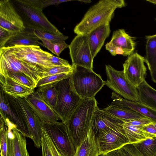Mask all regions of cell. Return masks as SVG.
Masks as SVG:
<instances>
[{
	"mask_svg": "<svg viewBox=\"0 0 156 156\" xmlns=\"http://www.w3.org/2000/svg\"><path fill=\"white\" fill-rule=\"evenodd\" d=\"M153 124L154 125V126L155 128H156V122H153Z\"/></svg>",
	"mask_w": 156,
	"mask_h": 156,
	"instance_id": "obj_47",
	"label": "cell"
},
{
	"mask_svg": "<svg viewBox=\"0 0 156 156\" xmlns=\"http://www.w3.org/2000/svg\"><path fill=\"white\" fill-rule=\"evenodd\" d=\"M78 1H80L81 2H84L85 3H90L91 2V1H90V0H77Z\"/></svg>",
	"mask_w": 156,
	"mask_h": 156,
	"instance_id": "obj_45",
	"label": "cell"
},
{
	"mask_svg": "<svg viewBox=\"0 0 156 156\" xmlns=\"http://www.w3.org/2000/svg\"><path fill=\"white\" fill-rule=\"evenodd\" d=\"M153 122L150 119L144 117L132 121L124 122V123L128 125L143 127Z\"/></svg>",
	"mask_w": 156,
	"mask_h": 156,
	"instance_id": "obj_40",
	"label": "cell"
},
{
	"mask_svg": "<svg viewBox=\"0 0 156 156\" xmlns=\"http://www.w3.org/2000/svg\"><path fill=\"white\" fill-rule=\"evenodd\" d=\"M98 156H105L104 154H101L99 155Z\"/></svg>",
	"mask_w": 156,
	"mask_h": 156,
	"instance_id": "obj_48",
	"label": "cell"
},
{
	"mask_svg": "<svg viewBox=\"0 0 156 156\" xmlns=\"http://www.w3.org/2000/svg\"><path fill=\"white\" fill-rule=\"evenodd\" d=\"M35 35L40 40L44 39L52 42H60L64 41L67 39L68 36L63 35H58L52 34L41 30H34Z\"/></svg>",
	"mask_w": 156,
	"mask_h": 156,
	"instance_id": "obj_35",
	"label": "cell"
},
{
	"mask_svg": "<svg viewBox=\"0 0 156 156\" xmlns=\"http://www.w3.org/2000/svg\"><path fill=\"white\" fill-rule=\"evenodd\" d=\"M144 62L145 58L135 52L128 56L123 65L126 78L136 88L145 80L147 69Z\"/></svg>",
	"mask_w": 156,
	"mask_h": 156,
	"instance_id": "obj_13",
	"label": "cell"
},
{
	"mask_svg": "<svg viewBox=\"0 0 156 156\" xmlns=\"http://www.w3.org/2000/svg\"><path fill=\"white\" fill-rule=\"evenodd\" d=\"M42 126L62 156H74L76 149L66 123H42Z\"/></svg>",
	"mask_w": 156,
	"mask_h": 156,
	"instance_id": "obj_7",
	"label": "cell"
},
{
	"mask_svg": "<svg viewBox=\"0 0 156 156\" xmlns=\"http://www.w3.org/2000/svg\"><path fill=\"white\" fill-rule=\"evenodd\" d=\"M123 0H101L91 7L75 26L77 35H87L105 23H110L117 8L126 6Z\"/></svg>",
	"mask_w": 156,
	"mask_h": 156,
	"instance_id": "obj_1",
	"label": "cell"
},
{
	"mask_svg": "<svg viewBox=\"0 0 156 156\" xmlns=\"http://www.w3.org/2000/svg\"><path fill=\"white\" fill-rule=\"evenodd\" d=\"M135 39L124 29H119L113 32L111 40L105 45V49L113 56L119 55L129 56L135 50Z\"/></svg>",
	"mask_w": 156,
	"mask_h": 156,
	"instance_id": "obj_14",
	"label": "cell"
},
{
	"mask_svg": "<svg viewBox=\"0 0 156 156\" xmlns=\"http://www.w3.org/2000/svg\"><path fill=\"white\" fill-rule=\"evenodd\" d=\"M136 88L139 102L156 110V90L145 80Z\"/></svg>",
	"mask_w": 156,
	"mask_h": 156,
	"instance_id": "obj_27",
	"label": "cell"
},
{
	"mask_svg": "<svg viewBox=\"0 0 156 156\" xmlns=\"http://www.w3.org/2000/svg\"><path fill=\"white\" fill-rule=\"evenodd\" d=\"M95 137L99 155L106 154L130 144L123 126L110 130Z\"/></svg>",
	"mask_w": 156,
	"mask_h": 156,
	"instance_id": "obj_12",
	"label": "cell"
},
{
	"mask_svg": "<svg viewBox=\"0 0 156 156\" xmlns=\"http://www.w3.org/2000/svg\"><path fill=\"white\" fill-rule=\"evenodd\" d=\"M24 99L42 123H54L60 120L37 90Z\"/></svg>",
	"mask_w": 156,
	"mask_h": 156,
	"instance_id": "obj_15",
	"label": "cell"
},
{
	"mask_svg": "<svg viewBox=\"0 0 156 156\" xmlns=\"http://www.w3.org/2000/svg\"><path fill=\"white\" fill-rule=\"evenodd\" d=\"M97 104L95 98L82 100L65 123L76 150L87 133Z\"/></svg>",
	"mask_w": 156,
	"mask_h": 156,
	"instance_id": "obj_2",
	"label": "cell"
},
{
	"mask_svg": "<svg viewBox=\"0 0 156 156\" xmlns=\"http://www.w3.org/2000/svg\"><path fill=\"white\" fill-rule=\"evenodd\" d=\"M153 156H156V153H155V154Z\"/></svg>",
	"mask_w": 156,
	"mask_h": 156,
	"instance_id": "obj_49",
	"label": "cell"
},
{
	"mask_svg": "<svg viewBox=\"0 0 156 156\" xmlns=\"http://www.w3.org/2000/svg\"><path fill=\"white\" fill-rule=\"evenodd\" d=\"M70 0H45L43 1L42 5L43 9L48 6L53 5H58L59 4L71 1Z\"/></svg>",
	"mask_w": 156,
	"mask_h": 156,
	"instance_id": "obj_42",
	"label": "cell"
},
{
	"mask_svg": "<svg viewBox=\"0 0 156 156\" xmlns=\"http://www.w3.org/2000/svg\"><path fill=\"white\" fill-rule=\"evenodd\" d=\"M147 1L151 3L156 4V0H147Z\"/></svg>",
	"mask_w": 156,
	"mask_h": 156,
	"instance_id": "obj_46",
	"label": "cell"
},
{
	"mask_svg": "<svg viewBox=\"0 0 156 156\" xmlns=\"http://www.w3.org/2000/svg\"><path fill=\"white\" fill-rule=\"evenodd\" d=\"M111 104L130 108L156 122V110L139 101H133L123 98L114 92L112 93Z\"/></svg>",
	"mask_w": 156,
	"mask_h": 156,
	"instance_id": "obj_20",
	"label": "cell"
},
{
	"mask_svg": "<svg viewBox=\"0 0 156 156\" xmlns=\"http://www.w3.org/2000/svg\"><path fill=\"white\" fill-rule=\"evenodd\" d=\"M155 20H156V19H155Z\"/></svg>",
	"mask_w": 156,
	"mask_h": 156,
	"instance_id": "obj_50",
	"label": "cell"
},
{
	"mask_svg": "<svg viewBox=\"0 0 156 156\" xmlns=\"http://www.w3.org/2000/svg\"><path fill=\"white\" fill-rule=\"evenodd\" d=\"M37 90L40 93L44 100L53 109L56 107L58 94L57 90L53 84L39 87Z\"/></svg>",
	"mask_w": 156,
	"mask_h": 156,
	"instance_id": "obj_29",
	"label": "cell"
},
{
	"mask_svg": "<svg viewBox=\"0 0 156 156\" xmlns=\"http://www.w3.org/2000/svg\"><path fill=\"white\" fill-rule=\"evenodd\" d=\"M45 71L37 65L22 61L0 52V75L7 72L21 73L30 78L37 85Z\"/></svg>",
	"mask_w": 156,
	"mask_h": 156,
	"instance_id": "obj_8",
	"label": "cell"
},
{
	"mask_svg": "<svg viewBox=\"0 0 156 156\" xmlns=\"http://www.w3.org/2000/svg\"><path fill=\"white\" fill-rule=\"evenodd\" d=\"M72 73H63L42 77L37 83V87H39L57 83L61 80L69 77Z\"/></svg>",
	"mask_w": 156,
	"mask_h": 156,
	"instance_id": "obj_34",
	"label": "cell"
},
{
	"mask_svg": "<svg viewBox=\"0 0 156 156\" xmlns=\"http://www.w3.org/2000/svg\"><path fill=\"white\" fill-rule=\"evenodd\" d=\"M43 1L14 0L12 1L25 28L43 30L58 35H63L43 13L42 5Z\"/></svg>",
	"mask_w": 156,
	"mask_h": 156,
	"instance_id": "obj_3",
	"label": "cell"
},
{
	"mask_svg": "<svg viewBox=\"0 0 156 156\" xmlns=\"http://www.w3.org/2000/svg\"><path fill=\"white\" fill-rule=\"evenodd\" d=\"M41 146L42 156H62L43 127Z\"/></svg>",
	"mask_w": 156,
	"mask_h": 156,
	"instance_id": "obj_30",
	"label": "cell"
},
{
	"mask_svg": "<svg viewBox=\"0 0 156 156\" xmlns=\"http://www.w3.org/2000/svg\"><path fill=\"white\" fill-rule=\"evenodd\" d=\"M8 156H29L25 136L16 128H8Z\"/></svg>",
	"mask_w": 156,
	"mask_h": 156,
	"instance_id": "obj_19",
	"label": "cell"
},
{
	"mask_svg": "<svg viewBox=\"0 0 156 156\" xmlns=\"http://www.w3.org/2000/svg\"><path fill=\"white\" fill-rule=\"evenodd\" d=\"M0 145L1 156H8V128L6 125L0 129Z\"/></svg>",
	"mask_w": 156,
	"mask_h": 156,
	"instance_id": "obj_36",
	"label": "cell"
},
{
	"mask_svg": "<svg viewBox=\"0 0 156 156\" xmlns=\"http://www.w3.org/2000/svg\"><path fill=\"white\" fill-rule=\"evenodd\" d=\"M0 52L20 60L37 65L45 71L55 67L50 61V53L44 51L38 45H16L0 48Z\"/></svg>",
	"mask_w": 156,
	"mask_h": 156,
	"instance_id": "obj_6",
	"label": "cell"
},
{
	"mask_svg": "<svg viewBox=\"0 0 156 156\" xmlns=\"http://www.w3.org/2000/svg\"><path fill=\"white\" fill-rule=\"evenodd\" d=\"M133 144L143 156H153L156 153V137Z\"/></svg>",
	"mask_w": 156,
	"mask_h": 156,
	"instance_id": "obj_31",
	"label": "cell"
},
{
	"mask_svg": "<svg viewBox=\"0 0 156 156\" xmlns=\"http://www.w3.org/2000/svg\"><path fill=\"white\" fill-rule=\"evenodd\" d=\"M124 123L98 107L94 114L90 127L96 136L110 130L122 127Z\"/></svg>",
	"mask_w": 156,
	"mask_h": 156,
	"instance_id": "obj_18",
	"label": "cell"
},
{
	"mask_svg": "<svg viewBox=\"0 0 156 156\" xmlns=\"http://www.w3.org/2000/svg\"><path fill=\"white\" fill-rule=\"evenodd\" d=\"M15 98L32 136L34 145L39 148L41 146L43 130L42 122L24 98Z\"/></svg>",
	"mask_w": 156,
	"mask_h": 156,
	"instance_id": "obj_16",
	"label": "cell"
},
{
	"mask_svg": "<svg viewBox=\"0 0 156 156\" xmlns=\"http://www.w3.org/2000/svg\"><path fill=\"white\" fill-rule=\"evenodd\" d=\"M122 126L130 144L137 143L156 137L143 130L142 127L128 125L124 123Z\"/></svg>",
	"mask_w": 156,
	"mask_h": 156,
	"instance_id": "obj_28",
	"label": "cell"
},
{
	"mask_svg": "<svg viewBox=\"0 0 156 156\" xmlns=\"http://www.w3.org/2000/svg\"><path fill=\"white\" fill-rule=\"evenodd\" d=\"M49 58L51 63L54 65L55 66H71L68 61L60 58L55 56L52 54L49 53Z\"/></svg>",
	"mask_w": 156,
	"mask_h": 156,
	"instance_id": "obj_41",
	"label": "cell"
},
{
	"mask_svg": "<svg viewBox=\"0 0 156 156\" xmlns=\"http://www.w3.org/2000/svg\"><path fill=\"white\" fill-rule=\"evenodd\" d=\"M73 71L72 65L71 66H55L44 72L42 75V78L53 75L72 73Z\"/></svg>",
	"mask_w": 156,
	"mask_h": 156,
	"instance_id": "obj_37",
	"label": "cell"
},
{
	"mask_svg": "<svg viewBox=\"0 0 156 156\" xmlns=\"http://www.w3.org/2000/svg\"><path fill=\"white\" fill-rule=\"evenodd\" d=\"M40 39L35 35L34 30L25 28L23 30L16 33L6 43L5 47L15 45H42L39 42Z\"/></svg>",
	"mask_w": 156,
	"mask_h": 156,
	"instance_id": "obj_23",
	"label": "cell"
},
{
	"mask_svg": "<svg viewBox=\"0 0 156 156\" xmlns=\"http://www.w3.org/2000/svg\"><path fill=\"white\" fill-rule=\"evenodd\" d=\"M73 66H79L93 70V62L88 35H77L69 45Z\"/></svg>",
	"mask_w": 156,
	"mask_h": 156,
	"instance_id": "obj_11",
	"label": "cell"
},
{
	"mask_svg": "<svg viewBox=\"0 0 156 156\" xmlns=\"http://www.w3.org/2000/svg\"><path fill=\"white\" fill-rule=\"evenodd\" d=\"M16 33L0 27V48L4 47L7 42Z\"/></svg>",
	"mask_w": 156,
	"mask_h": 156,
	"instance_id": "obj_38",
	"label": "cell"
},
{
	"mask_svg": "<svg viewBox=\"0 0 156 156\" xmlns=\"http://www.w3.org/2000/svg\"><path fill=\"white\" fill-rule=\"evenodd\" d=\"M69 77L53 84L58 94L57 105L53 110L64 123L82 100L73 89Z\"/></svg>",
	"mask_w": 156,
	"mask_h": 156,
	"instance_id": "obj_5",
	"label": "cell"
},
{
	"mask_svg": "<svg viewBox=\"0 0 156 156\" xmlns=\"http://www.w3.org/2000/svg\"><path fill=\"white\" fill-rule=\"evenodd\" d=\"M107 80L105 85L124 99L139 101L137 88L126 78L123 71L117 70L110 65H105Z\"/></svg>",
	"mask_w": 156,
	"mask_h": 156,
	"instance_id": "obj_10",
	"label": "cell"
},
{
	"mask_svg": "<svg viewBox=\"0 0 156 156\" xmlns=\"http://www.w3.org/2000/svg\"><path fill=\"white\" fill-rule=\"evenodd\" d=\"M70 76L72 86L82 100L95 98L105 85V81L93 70L79 66H73Z\"/></svg>",
	"mask_w": 156,
	"mask_h": 156,
	"instance_id": "obj_4",
	"label": "cell"
},
{
	"mask_svg": "<svg viewBox=\"0 0 156 156\" xmlns=\"http://www.w3.org/2000/svg\"><path fill=\"white\" fill-rule=\"evenodd\" d=\"M42 45L47 48L53 53L58 56L65 49L69 48L65 41L60 42H52L45 39H41Z\"/></svg>",
	"mask_w": 156,
	"mask_h": 156,
	"instance_id": "obj_33",
	"label": "cell"
},
{
	"mask_svg": "<svg viewBox=\"0 0 156 156\" xmlns=\"http://www.w3.org/2000/svg\"><path fill=\"white\" fill-rule=\"evenodd\" d=\"M0 76L9 77L18 83L30 88L34 89L37 87L36 84L30 78L21 73L7 72Z\"/></svg>",
	"mask_w": 156,
	"mask_h": 156,
	"instance_id": "obj_32",
	"label": "cell"
},
{
	"mask_svg": "<svg viewBox=\"0 0 156 156\" xmlns=\"http://www.w3.org/2000/svg\"><path fill=\"white\" fill-rule=\"evenodd\" d=\"M120 148L125 156H143L133 144H126Z\"/></svg>",
	"mask_w": 156,
	"mask_h": 156,
	"instance_id": "obj_39",
	"label": "cell"
},
{
	"mask_svg": "<svg viewBox=\"0 0 156 156\" xmlns=\"http://www.w3.org/2000/svg\"><path fill=\"white\" fill-rule=\"evenodd\" d=\"M145 62L149 70L152 81L156 83V34L146 36Z\"/></svg>",
	"mask_w": 156,
	"mask_h": 156,
	"instance_id": "obj_24",
	"label": "cell"
},
{
	"mask_svg": "<svg viewBox=\"0 0 156 156\" xmlns=\"http://www.w3.org/2000/svg\"><path fill=\"white\" fill-rule=\"evenodd\" d=\"M103 110L124 122L145 117L130 108L111 103Z\"/></svg>",
	"mask_w": 156,
	"mask_h": 156,
	"instance_id": "obj_26",
	"label": "cell"
},
{
	"mask_svg": "<svg viewBox=\"0 0 156 156\" xmlns=\"http://www.w3.org/2000/svg\"><path fill=\"white\" fill-rule=\"evenodd\" d=\"M0 27L15 33L21 31L25 28L11 0L0 1Z\"/></svg>",
	"mask_w": 156,
	"mask_h": 156,
	"instance_id": "obj_17",
	"label": "cell"
},
{
	"mask_svg": "<svg viewBox=\"0 0 156 156\" xmlns=\"http://www.w3.org/2000/svg\"><path fill=\"white\" fill-rule=\"evenodd\" d=\"M104 155L105 156H125L121 148L110 151Z\"/></svg>",
	"mask_w": 156,
	"mask_h": 156,
	"instance_id": "obj_44",
	"label": "cell"
},
{
	"mask_svg": "<svg viewBox=\"0 0 156 156\" xmlns=\"http://www.w3.org/2000/svg\"><path fill=\"white\" fill-rule=\"evenodd\" d=\"M99 155L95 135L90 127L84 139L76 149L74 156H98Z\"/></svg>",
	"mask_w": 156,
	"mask_h": 156,
	"instance_id": "obj_25",
	"label": "cell"
},
{
	"mask_svg": "<svg viewBox=\"0 0 156 156\" xmlns=\"http://www.w3.org/2000/svg\"><path fill=\"white\" fill-rule=\"evenodd\" d=\"M0 88V115L8 119L15 124L16 129L24 136L32 139V136L15 98L6 94Z\"/></svg>",
	"mask_w": 156,
	"mask_h": 156,
	"instance_id": "obj_9",
	"label": "cell"
},
{
	"mask_svg": "<svg viewBox=\"0 0 156 156\" xmlns=\"http://www.w3.org/2000/svg\"><path fill=\"white\" fill-rule=\"evenodd\" d=\"M142 128L144 130L156 136V128L153 125V122L145 126Z\"/></svg>",
	"mask_w": 156,
	"mask_h": 156,
	"instance_id": "obj_43",
	"label": "cell"
},
{
	"mask_svg": "<svg viewBox=\"0 0 156 156\" xmlns=\"http://www.w3.org/2000/svg\"><path fill=\"white\" fill-rule=\"evenodd\" d=\"M0 87L7 94L14 98H24L34 92V90L21 85L11 78L0 76Z\"/></svg>",
	"mask_w": 156,
	"mask_h": 156,
	"instance_id": "obj_22",
	"label": "cell"
},
{
	"mask_svg": "<svg viewBox=\"0 0 156 156\" xmlns=\"http://www.w3.org/2000/svg\"><path fill=\"white\" fill-rule=\"evenodd\" d=\"M110 31V23H105L88 34L89 44L93 59L100 51Z\"/></svg>",
	"mask_w": 156,
	"mask_h": 156,
	"instance_id": "obj_21",
	"label": "cell"
}]
</instances>
